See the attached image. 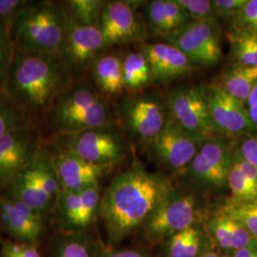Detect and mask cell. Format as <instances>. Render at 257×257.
<instances>
[{"instance_id": "74e56055", "label": "cell", "mask_w": 257, "mask_h": 257, "mask_svg": "<svg viewBox=\"0 0 257 257\" xmlns=\"http://www.w3.org/2000/svg\"><path fill=\"white\" fill-rule=\"evenodd\" d=\"M236 150L243 159L257 167V133L245 137Z\"/></svg>"}, {"instance_id": "e575fe53", "label": "cell", "mask_w": 257, "mask_h": 257, "mask_svg": "<svg viewBox=\"0 0 257 257\" xmlns=\"http://www.w3.org/2000/svg\"><path fill=\"white\" fill-rule=\"evenodd\" d=\"M1 257H42L36 243L5 241L1 246Z\"/></svg>"}, {"instance_id": "b9f144b4", "label": "cell", "mask_w": 257, "mask_h": 257, "mask_svg": "<svg viewBox=\"0 0 257 257\" xmlns=\"http://www.w3.org/2000/svg\"><path fill=\"white\" fill-rule=\"evenodd\" d=\"M231 257H257V244L233 251Z\"/></svg>"}, {"instance_id": "52a82bcc", "label": "cell", "mask_w": 257, "mask_h": 257, "mask_svg": "<svg viewBox=\"0 0 257 257\" xmlns=\"http://www.w3.org/2000/svg\"><path fill=\"white\" fill-rule=\"evenodd\" d=\"M165 38L167 43L181 51L194 67H214L223 55L221 28L216 19L193 20Z\"/></svg>"}, {"instance_id": "8992f818", "label": "cell", "mask_w": 257, "mask_h": 257, "mask_svg": "<svg viewBox=\"0 0 257 257\" xmlns=\"http://www.w3.org/2000/svg\"><path fill=\"white\" fill-rule=\"evenodd\" d=\"M200 214L201 210L196 195L175 188L144 223L145 235L153 243L164 241L196 225Z\"/></svg>"}, {"instance_id": "d6986e66", "label": "cell", "mask_w": 257, "mask_h": 257, "mask_svg": "<svg viewBox=\"0 0 257 257\" xmlns=\"http://www.w3.org/2000/svg\"><path fill=\"white\" fill-rule=\"evenodd\" d=\"M205 230L218 248L224 250L233 252L257 244V239L238 221L220 211H216L206 221Z\"/></svg>"}, {"instance_id": "9c48e42d", "label": "cell", "mask_w": 257, "mask_h": 257, "mask_svg": "<svg viewBox=\"0 0 257 257\" xmlns=\"http://www.w3.org/2000/svg\"><path fill=\"white\" fill-rule=\"evenodd\" d=\"M233 149L227 138H206L185 170L189 180L204 189L223 188L228 182Z\"/></svg>"}, {"instance_id": "f1b7e54d", "label": "cell", "mask_w": 257, "mask_h": 257, "mask_svg": "<svg viewBox=\"0 0 257 257\" xmlns=\"http://www.w3.org/2000/svg\"><path fill=\"white\" fill-rule=\"evenodd\" d=\"M219 211L238 221L248 232L257 239V199L247 202L228 200Z\"/></svg>"}, {"instance_id": "4316f807", "label": "cell", "mask_w": 257, "mask_h": 257, "mask_svg": "<svg viewBox=\"0 0 257 257\" xmlns=\"http://www.w3.org/2000/svg\"><path fill=\"white\" fill-rule=\"evenodd\" d=\"M35 126L33 118L0 91V138L19 128Z\"/></svg>"}, {"instance_id": "8d00e7d4", "label": "cell", "mask_w": 257, "mask_h": 257, "mask_svg": "<svg viewBox=\"0 0 257 257\" xmlns=\"http://www.w3.org/2000/svg\"><path fill=\"white\" fill-rule=\"evenodd\" d=\"M248 3V0H214L216 17L233 19Z\"/></svg>"}, {"instance_id": "ffe728a7", "label": "cell", "mask_w": 257, "mask_h": 257, "mask_svg": "<svg viewBox=\"0 0 257 257\" xmlns=\"http://www.w3.org/2000/svg\"><path fill=\"white\" fill-rule=\"evenodd\" d=\"M123 58L115 54H102L92 63V76L97 91L114 96L125 90Z\"/></svg>"}, {"instance_id": "603a6c76", "label": "cell", "mask_w": 257, "mask_h": 257, "mask_svg": "<svg viewBox=\"0 0 257 257\" xmlns=\"http://www.w3.org/2000/svg\"><path fill=\"white\" fill-rule=\"evenodd\" d=\"M214 82L239 101L246 103L257 85V67L230 65Z\"/></svg>"}, {"instance_id": "f546056e", "label": "cell", "mask_w": 257, "mask_h": 257, "mask_svg": "<svg viewBox=\"0 0 257 257\" xmlns=\"http://www.w3.org/2000/svg\"><path fill=\"white\" fill-rule=\"evenodd\" d=\"M227 184L231 194L230 201L247 202L257 199V185L249 181L232 161Z\"/></svg>"}, {"instance_id": "6da1fadb", "label": "cell", "mask_w": 257, "mask_h": 257, "mask_svg": "<svg viewBox=\"0 0 257 257\" xmlns=\"http://www.w3.org/2000/svg\"><path fill=\"white\" fill-rule=\"evenodd\" d=\"M175 187L167 175L139 162L115 175L103 193L99 214L111 245L143 226Z\"/></svg>"}, {"instance_id": "836d02e7", "label": "cell", "mask_w": 257, "mask_h": 257, "mask_svg": "<svg viewBox=\"0 0 257 257\" xmlns=\"http://www.w3.org/2000/svg\"><path fill=\"white\" fill-rule=\"evenodd\" d=\"M189 14L191 19L196 21L216 19L213 1L211 0H176Z\"/></svg>"}, {"instance_id": "cb8c5ba5", "label": "cell", "mask_w": 257, "mask_h": 257, "mask_svg": "<svg viewBox=\"0 0 257 257\" xmlns=\"http://www.w3.org/2000/svg\"><path fill=\"white\" fill-rule=\"evenodd\" d=\"M206 231L198 225L181 230L167 239L166 256L199 257L205 251Z\"/></svg>"}, {"instance_id": "d6a6232c", "label": "cell", "mask_w": 257, "mask_h": 257, "mask_svg": "<svg viewBox=\"0 0 257 257\" xmlns=\"http://www.w3.org/2000/svg\"><path fill=\"white\" fill-rule=\"evenodd\" d=\"M10 22L0 20V91L12 62L15 46L11 37Z\"/></svg>"}, {"instance_id": "7c38bea8", "label": "cell", "mask_w": 257, "mask_h": 257, "mask_svg": "<svg viewBox=\"0 0 257 257\" xmlns=\"http://www.w3.org/2000/svg\"><path fill=\"white\" fill-rule=\"evenodd\" d=\"M120 114L131 137L146 145L159 135L170 118L166 102L154 94L125 99Z\"/></svg>"}, {"instance_id": "2e32d148", "label": "cell", "mask_w": 257, "mask_h": 257, "mask_svg": "<svg viewBox=\"0 0 257 257\" xmlns=\"http://www.w3.org/2000/svg\"><path fill=\"white\" fill-rule=\"evenodd\" d=\"M62 191L78 192L99 182L113 167L97 165L50 144L47 146Z\"/></svg>"}, {"instance_id": "8fae6325", "label": "cell", "mask_w": 257, "mask_h": 257, "mask_svg": "<svg viewBox=\"0 0 257 257\" xmlns=\"http://www.w3.org/2000/svg\"><path fill=\"white\" fill-rule=\"evenodd\" d=\"M206 138L181 128L169 118L164 128L147 146L161 165L172 172L185 171Z\"/></svg>"}, {"instance_id": "7402d4cb", "label": "cell", "mask_w": 257, "mask_h": 257, "mask_svg": "<svg viewBox=\"0 0 257 257\" xmlns=\"http://www.w3.org/2000/svg\"><path fill=\"white\" fill-rule=\"evenodd\" d=\"M9 187V196L26 204L42 214L55 205L39 187L28 167L12 181Z\"/></svg>"}, {"instance_id": "7bdbcfd3", "label": "cell", "mask_w": 257, "mask_h": 257, "mask_svg": "<svg viewBox=\"0 0 257 257\" xmlns=\"http://www.w3.org/2000/svg\"><path fill=\"white\" fill-rule=\"evenodd\" d=\"M199 257H226L223 256V255H221L219 253H217V252H215V251H207V250H205L204 252H203L202 254L200 255Z\"/></svg>"}, {"instance_id": "484cf974", "label": "cell", "mask_w": 257, "mask_h": 257, "mask_svg": "<svg viewBox=\"0 0 257 257\" xmlns=\"http://www.w3.org/2000/svg\"><path fill=\"white\" fill-rule=\"evenodd\" d=\"M122 66L125 90L139 92L152 83L150 66L141 51L128 53L123 58Z\"/></svg>"}, {"instance_id": "277c9868", "label": "cell", "mask_w": 257, "mask_h": 257, "mask_svg": "<svg viewBox=\"0 0 257 257\" xmlns=\"http://www.w3.org/2000/svg\"><path fill=\"white\" fill-rule=\"evenodd\" d=\"M43 116L51 138L111 125L108 102L87 84L71 86Z\"/></svg>"}, {"instance_id": "7a4b0ae2", "label": "cell", "mask_w": 257, "mask_h": 257, "mask_svg": "<svg viewBox=\"0 0 257 257\" xmlns=\"http://www.w3.org/2000/svg\"><path fill=\"white\" fill-rule=\"evenodd\" d=\"M71 80L57 56L15 49L1 92L34 119L46 113Z\"/></svg>"}, {"instance_id": "e0dca14e", "label": "cell", "mask_w": 257, "mask_h": 257, "mask_svg": "<svg viewBox=\"0 0 257 257\" xmlns=\"http://www.w3.org/2000/svg\"><path fill=\"white\" fill-rule=\"evenodd\" d=\"M0 221L19 242L36 243L44 231L43 214L11 196L0 197Z\"/></svg>"}, {"instance_id": "d590c367", "label": "cell", "mask_w": 257, "mask_h": 257, "mask_svg": "<svg viewBox=\"0 0 257 257\" xmlns=\"http://www.w3.org/2000/svg\"><path fill=\"white\" fill-rule=\"evenodd\" d=\"M234 28L257 32V0H248L245 7L233 18Z\"/></svg>"}, {"instance_id": "3957f363", "label": "cell", "mask_w": 257, "mask_h": 257, "mask_svg": "<svg viewBox=\"0 0 257 257\" xmlns=\"http://www.w3.org/2000/svg\"><path fill=\"white\" fill-rule=\"evenodd\" d=\"M15 49L59 56L65 37L64 9L53 2L30 1L10 22Z\"/></svg>"}, {"instance_id": "60d3db41", "label": "cell", "mask_w": 257, "mask_h": 257, "mask_svg": "<svg viewBox=\"0 0 257 257\" xmlns=\"http://www.w3.org/2000/svg\"><path fill=\"white\" fill-rule=\"evenodd\" d=\"M245 105L250 119L257 127V85L252 90V92H250Z\"/></svg>"}, {"instance_id": "ab89813d", "label": "cell", "mask_w": 257, "mask_h": 257, "mask_svg": "<svg viewBox=\"0 0 257 257\" xmlns=\"http://www.w3.org/2000/svg\"><path fill=\"white\" fill-rule=\"evenodd\" d=\"M99 257H151L147 251L138 248L108 249L104 250Z\"/></svg>"}, {"instance_id": "5bb4252c", "label": "cell", "mask_w": 257, "mask_h": 257, "mask_svg": "<svg viewBox=\"0 0 257 257\" xmlns=\"http://www.w3.org/2000/svg\"><path fill=\"white\" fill-rule=\"evenodd\" d=\"M211 122L219 137L237 138L256 134L245 103L225 92L215 82L207 86Z\"/></svg>"}, {"instance_id": "44dd1931", "label": "cell", "mask_w": 257, "mask_h": 257, "mask_svg": "<svg viewBox=\"0 0 257 257\" xmlns=\"http://www.w3.org/2000/svg\"><path fill=\"white\" fill-rule=\"evenodd\" d=\"M147 19L157 33L168 36L193 21L176 0H152L147 3Z\"/></svg>"}, {"instance_id": "ba28073f", "label": "cell", "mask_w": 257, "mask_h": 257, "mask_svg": "<svg viewBox=\"0 0 257 257\" xmlns=\"http://www.w3.org/2000/svg\"><path fill=\"white\" fill-rule=\"evenodd\" d=\"M169 116L189 133L208 138L218 136L211 122L208 88L204 85L185 86L168 95Z\"/></svg>"}, {"instance_id": "30bf717a", "label": "cell", "mask_w": 257, "mask_h": 257, "mask_svg": "<svg viewBox=\"0 0 257 257\" xmlns=\"http://www.w3.org/2000/svg\"><path fill=\"white\" fill-rule=\"evenodd\" d=\"M64 9L65 37L58 58L72 76L91 67L107 48L97 26L79 24Z\"/></svg>"}, {"instance_id": "4dcf8cb0", "label": "cell", "mask_w": 257, "mask_h": 257, "mask_svg": "<svg viewBox=\"0 0 257 257\" xmlns=\"http://www.w3.org/2000/svg\"><path fill=\"white\" fill-rule=\"evenodd\" d=\"M81 208L77 221V229L83 230L93 220L95 215L99 212L101 202V193L99 184L93 185L80 191Z\"/></svg>"}, {"instance_id": "9a60e30c", "label": "cell", "mask_w": 257, "mask_h": 257, "mask_svg": "<svg viewBox=\"0 0 257 257\" xmlns=\"http://www.w3.org/2000/svg\"><path fill=\"white\" fill-rule=\"evenodd\" d=\"M97 27L107 48L133 42L143 36L134 1H105Z\"/></svg>"}, {"instance_id": "4fadbf2b", "label": "cell", "mask_w": 257, "mask_h": 257, "mask_svg": "<svg viewBox=\"0 0 257 257\" xmlns=\"http://www.w3.org/2000/svg\"><path fill=\"white\" fill-rule=\"evenodd\" d=\"M43 147L36 126L19 128L0 138V185L9 186Z\"/></svg>"}, {"instance_id": "d4e9b609", "label": "cell", "mask_w": 257, "mask_h": 257, "mask_svg": "<svg viewBox=\"0 0 257 257\" xmlns=\"http://www.w3.org/2000/svg\"><path fill=\"white\" fill-rule=\"evenodd\" d=\"M235 64L257 67V32L233 28L227 34Z\"/></svg>"}, {"instance_id": "5b68a950", "label": "cell", "mask_w": 257, "mask_h": 257, "mask_svg": "<svg viewBox=\"0 0 257 257\" xmlns=\"http://www.w3.org/2000/svg\"><path fill=\"white\" fill-rule=\"evenodd\" d=\"M50 144L93 164L110 167L120 163L128 151L123 135L112 125L54 137Z\"/></svg>"}, {"instance_id": "f35d334b", "label": "cell", "mask_w": 257, "mask_h": 257, "mask_svg": "<svg viewBox=\"0 0 257 257\" xmlns=\"http://www.w3.org/2000/svg\"><path fill=\"white\" fill-rule=\"evenodd\" d=\"M29 2L28 0H0V20L11 21Z\"/></svg>"}, {"instance_id": "1f68e13d", "label": "cell", "mask_w": 257, "mask_h": 257, "mask_svg": "<svg viewBox=\"0 0 257 257\" xmlns=\"http://www.w3.org/2000/svg\"><path fill=\"white\" fill-rule=\"evenodd\" d=\"M53 257H96L91 243L78 235H70L57 241Z\"/></svg>"}, {"instance_id": "83f0119b", "label": "cell", "mask_w": 257, "mask_h": 257, "mask_svg": "<svg viewBox=\"0 0 257 257\" xmlns=\"http://www.w3.org/2000/svg\"><path fill=\"white\" fill-rule=\"evenodd\" d=\"M65 3V9L79 24L85 26H98L105 1L70 0Z\"/></svg>"}, {"instance_id": "ac0fdd59", "label": "cell", "mask_w": 257, "mask_h": 257, "mask_svg": "<svg viewBox=\"0 0 257 257\" xmlns=\"http://www.w3.org/2000/svg\"><path fill=\"white\" fill-rule=\"evenodd\" d=\"M141 52L147 58L152 82H172L191 74L194 70V66L187 56L169 43L145 44Z\"/></svg>"}]
</instances>
